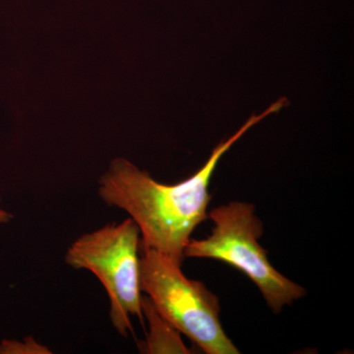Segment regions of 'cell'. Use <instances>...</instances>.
<instances>
[{"mask_svg": "<svg viewBox=\"0 0 354 354\" xmlns=\"http://www.w3.org/2000/svg\"><path fill=\"white\" fill-rule=\"evenodd\" d=\"M285 97L259 115H252L232 136L214 149L211 157L189 178L176 184L158 183L124 158L111 162L100 180L99 196L109 207L127 212L138 225L141 246L164 254L183 266L184 249L198 225L208 218L209 183L221 157L257 123L279 113Z\"/></svg>", "mask_w": 354, "mask_h": 354, "instance_id": "1", "label": "cell"}, {"mask_svg": "<svg viewBox=\"0 0 354 354\" xmlns=\"http://www.w3.org/2000/svg\"><path fill=\"white\" fill-rule=\"evenodd\" d=\"M208 218L214 223L211 235L191 239L184 257L221 261L243 272L274 313L304 297V288L286 278L268 259L267 251L259 243L264 228L252 204L230 202L209 211Z\"/></svg>", "mask_w": 354, "mask_h": 354, "instance_id": "2", "label": "cell"}, {"mask_svg": "<svg viewBox=\"0 0 354 354\" xmlns=\"http://www.w3.org/2000/svg\"><path fill=\"white\" fill-rule=\"evenodd\" d=\"M140 283L153 307L207 354H237L220 320L218 298L201 281L184 276L181 265L141 246Z\"/></svg>", "mask_w": 354, "mask_h": 354, "instance_id": "3", "label": "cell"}, {"mask_svg": "<svg viewBox=\"0 0 354 354\" xmlns=\"http://www.w3.org/2000/svg\"><path fill=\"white\" fill-rule=\"evenodd\" d=\"M141 234L131 218L111 223L72 242L65 263L94 274L108 293L109 318L122 337L132 332L131 317L142 320L140 283Z\"/></svg>", "mask_w": 354, "mask_h": 354, "instance_id": "4", "label": "cell"}, {"mask_svg": "<svg viewBox=\"0 0 354 354\" xmlns=\"http://www.w3.org/2000/svg\"><path fill=\"white\" fill-rule=\"evenodd\" d=\"M142 315L149 324L146 341L139 346L142 353H190L180 333L158 313L148 297L142 298Z\"/></svg>", "mask_w": 354, "mask_h": 354, "instance_id": "5", "label": "cell"}, {"mask_svg": "<svg viewBox=\"0 0 354 354\" xmlns=\"http://www.w3.org/2000/svg\"><path fill=\"white\" fill-rule=\"evenodd\" d=\"M50 348L39 344L32 337H26L23 341L4 339L0 342V354H48Z\"/></svg>", "mask_w": 354, "mask_h": 354, "instance_id": "6", "label": "cell"}, {"mask_svg": "<svg viewBox=\"0 0 354 354\" xmlns=\"http://www.w3.org/2000/svg\"><path fill=\"white\" fill-rule=\"evenodd\" d=\"M0 204H1V197H0ZM12 218L13 216L8 211L0 206V225H6L12 220Z\"/></svg>", "mask_w": 354, "mask_h": 354, "instance_id": "7", "label": "cell"}]
</instances>
